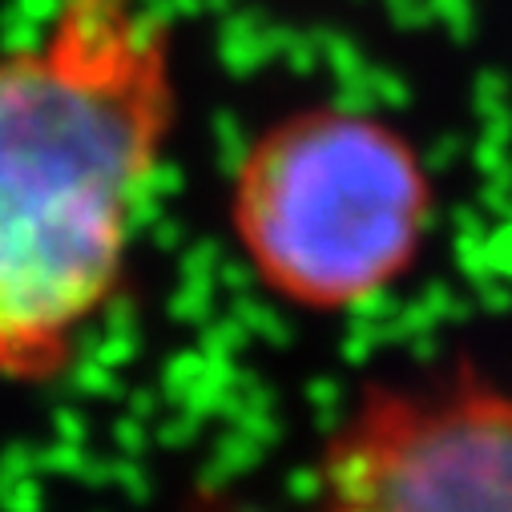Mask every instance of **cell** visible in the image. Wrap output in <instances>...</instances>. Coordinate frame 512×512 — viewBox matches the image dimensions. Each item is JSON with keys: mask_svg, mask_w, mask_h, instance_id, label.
I'll return each mask as SVG.
<instances>
[{"mask_svg": "<svg viewBox=\"0 0 512 512\" xmlns=\"http://www.w3.org/2000/svg\"><path fill=\"white\" fill-rule=\"evenodd\" d=\"M315 512H512V379L367 383L319 452Z\"/></svg>", "mask_w": 512, "mask_h": 512, "instance_id": "3", "label": "cell"}, {"mask_svg": "<svg viewBox=\"0 0 512 512\" xmlns=\"http://www.w3.org/2000/svg\"><path fill=\"white\" fill-rule=\"evenodd\" d=\"M440 190L416 138L363 105L315 101L234 154L222 214L242 271L303 315H351L412 279Z\"/></svg>", "mask_w": 512, "mask_h": 512, "instance_id": "2", "label": "cell"}, {"mask_svg": "<svg viewBox=\"0 0 512 512\" xmlns=\"http://www.w3.org/2000/svg\"><path fill=\"white\" fill-rule=\"evenodd\" d=\"M178 121L166 0H53L0 53V379L73 367L125 287Z\"/></svg>", "mask_w": 512, "mask_h": 512, "instance_id": "1", "label": "cell"}]
</instances>
